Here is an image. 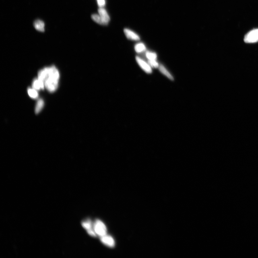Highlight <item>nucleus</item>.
Returning <instances> with one entry per match:
<instances>
[{
  "label": "nucleus",
  "instance_id": "obj_7",
  "mask_svg": "<svg viewBox=\"0 0 258 258\" xmlns=\"http://www.w3.org/2000/svg\"><path fill=\"white\" fill-rule=\"evenodd\" d=\"M99 15L101 17V18L105 23L106 24H107L110 21V17L107 11L105 9L100 7L98 10Z\"/></svg>",
  "mask_w": 258,
  "mask_h": 258
},
{
  "label": "nucleus",
  "instance_id": "obj_13",
  "mask_svg": "<svg viewBox=\"0 0 258 258\" xmlns=\"http://www.w3.org/2000/svg\"><path fill=\"white\" fill-rule=\"evenodd\" d=\"M92 18L95 22L100 24L106 25L99 15L96 14H93L92 15Z\"/></svg>",
  "mask_w": 258,
  "mask_h": 258
},
{
  "label": "nucleus",
  "instance_id": "obj_15",
  "mask_svg": "<svg viewBox=\"0 0 258 258\" xmlns=\"http://www.w3.org/2000/svg\"><path fill=\"white\" fill-rule=\"evenodd\" d=\"M145 56L149 60H156L157 58V54L155 52L147 51L145 54Z\"/></svg>",
  "mask_w": 258,
  "mask_h": 258
},
{
  "label": "nucleus",
  "instance_id": "obj_3",
  "mask_svg": "<svg viewBox=\"0 0 258 258\" xmlns=\"http://www.w3.org/2000/svg\"><path fill=\"white\" fill-rule=\"evenodd\" d=\"M244 42L247 43H253L258 41V29L250 31L244 36Z\"/></svg>",
  "mask_w": 258,
  "mask_h": 258
},
{
  "label": "nucleus",
  "instance_id": "obj_14",
  "mask_svg": "<svg viewBox=\"0 0 258 258\" xmlns=\"http://www.w3.org/2000/svg\"><path fill=\"white\" fill-rule=\"evenodd\" d=\"M38 90L33 88H29L28 92L29 96L32 99H36L38 97Z\"/></svg>",
  "mask_w": 258,
  "mask_h": 258
},
{
  "label": "nucleus",
  "instance_id": "obj_10",
  "mask_svg": "<svg viewBox=\"0 0 258 258\" xmlns=\"http://www.w3.org/2000/svg\"><path fill=\"white\" fill-rule=\"evenodd\" d=\"M34 28L39 31H44V24L43 21L40 20L36 21L34 23Z\"/></svg>",
  "mask_w": 258,
  "mask_h": 258
},
{
  "label": "nucleus",
  "instance_id": "obj_1",
  "mask_svg": "<svg viewBox=\"0 0 258 258\" xmlns=\"http://www.w3.org/2000/svg\"><path fill=\"white\" fill-rule=\"evenodd\" d=\"M59 78V71L55 66L44 68L38 73V79L43 81L44 87L50 92L57 90Z\"/></svg>",
  "mask_w": 258,
  "mask_h": 258
},
{
  "label": "nucleus",
  "instance_id": "obj_12",
  "mask_svg": "<svg viewBox=\"0 0 258 258\" xmlns=\"http://www.w3.org/2000/svg\"><path fill=\"white\" fill-rule=\"evenodd\" d=\"M135 49L136 52L138 53H141L146 50V47L142 43H139L136 44L135 46Z\"/></svg>",
  "mask_w": 258,
  "mask_h": 258
},
{
  "label": "nucleus",
  "instance_id": "obj_4",
  "mask_svg": "<svg viewBox=\"0 0 258 258\" xmlns=\"http://www.w3.org/2000/svg\"><path fill=\"white\" fill-rule=\"evenodd\" d=\"M136 59L138 64L145 72L148 73H152V67L148 63H146L144 60L138 56L136 57Z\"/></svg>",
  "mask_w": 258,
  "mask_h": 258
},
{
  "label": "nucleus",
  "instance_id": "obj_8",
  "mask_svg": "<svg viewBox=\"0 0 258 258\" xmlns=\"http://www.w3.org/2000/svg\"><path fill=\"white\" fill-rule=\"evenodd\" d=\"M32 88L37 90H39L44 89V83L43 81L40 79H35L33 81L32 84Z\"/></svg>",
  "mask_w": 258,
  "mask_h": 258
},
{
  "label": "nucleus",
  "instance_id": "obj_2",
  "mask_svg": "<svg viewBox=\"0 0 258 258\" xmlns=\"http://www.w3.org/2000/svg\"><path fill=\"white\" fill-rule=\"evenodd\" d=\"M94 229L96 234L100 237L106 234V227L101 221L97 220L94 223Z\"/></svg>",
  "mask_w": 258,
  "mask_h": 258
},
{
  "label": "nucleus",
  "instance_id": "obj_17",
  "mask_svg": "<svg viewBox=\"0 0 258 258\" xmlns=\"http://www.w3.org/2000/svg\"><path fill=\"white\" fill-rule=\"evenodd\" d=\"M148 63L151 67L155 68H157L159 66L156 60H149Z\"/></svg>",
  "mask_w": 258,
  "mask_h": 258
},
{
  "label": "nucleus",
  "instance_id": "obj_11",
  "mask_svg": "<svg viewBox=\"0 0 258 258\" xmlns=\"http://www.w3.org/2000/svg\"><path fill=\"white\" fill-rule=\"evenodd\" d=\"M44 106V102L42 99H39L37 102L35 112L36 114H38L41 111Z\"/></svg>",
  "mask_w": 258,
  "mask_h": 258
},
{
  "label": "nucleus",
  "instance_id": "obj_9",
  "mask_svg": "<svg viewBox=\"0 0 258 258\" xmlns=\"http://www.w3.org/2000/svg\"><path fill=\"white\" fill-rule=\"evenodd\" d=\"M159 70L162 73V74H163L165 76H166V77H167L168 78L170 79V80H174V77H172V76L171 74V73L169 72L166 69V68L162 64H161L159 65L158 67Z\"/></svg>",
  "mask_w": 258,
  "mask_h": 258
},
{
  "label": "nucleus",
  "instance_id": "obj_6",
  "mask_svg": "<svg viewBox=\"0 0 258 258\" xmlns=\"http://www.w3.org/2000/svg\"><path fill=\"white\" fill-rule=\"evenodd\" d=\"M124 32L127 38L134 41H138L140 40V37L136 33L129 29L125 28Z\"/></svg>",
  "mask_w": 258,
  "mask_h": 258
},
{
  "label": "nucleus",
  "instance_id": "obj_5",
  "mask_svg": "<svg viewBox=\"0 0 258 258\" xmlns=\"http://www.w3.org/2000/svg\"><path fill=\"white\" fill-rule=\"evenodd\" d=\"M101 241L105 245L110 247H113L115 245V242L111 236L106 235L100 237Z\"/></svg>",
  "mask_w": 258,
  "mask_h": 258
},
{
  "label": "nucleus",
  "instance_id": "obj_18",
  "mask_svg": "<svg viewBox=\"0 0 258 258\" xmlns=\"http://www.w3.org/2000/svg\"><path fill=\"white\" fill-rule=\"evenodd\" d=\"M97 2L99 6L100 7H102L106 5L105 0H97Z\"/></svg>",
  "mask_w": 258,
  "mask_h": 258
},
{
  "label": "nucleus",
  "instance_id": "obj_16",
  "mask_svg": "<svg viewBox=\"0 0 258 258\" xmlns=\"http://www.w3.org/2000/svg\"><path fill=\"white\" fill-rule=\"evenodd\" d=\"M82 225L83 228H84L87 230L93 228L92 223L90 220H88L83 222Z\"/></svg>",
  "mask_w": 258,
  "mask_h": 258
}]
</instances>
